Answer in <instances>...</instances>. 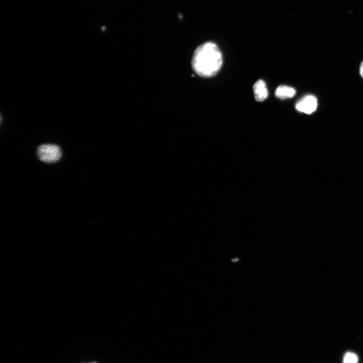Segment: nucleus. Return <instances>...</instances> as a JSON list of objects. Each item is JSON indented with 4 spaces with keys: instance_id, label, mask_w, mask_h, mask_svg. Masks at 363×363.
I'll use <instances>...</instances> for the list:
<instances>
[{
    "instance_id": "f257e3e1",
    "label": "nucleus",
    "mask_w": 363,
    "mask_h": 363,
    "mask_svg": "<svg viewBox=\"0 0 363 363\" xmlns=\"http://www.w3.org/2000/svg\"><path fill=\"white\" fill-rule=\"evenodd\" d=\"M191 64L194 71L199 76L205 78L215 76L222 66V53L215 43H205L195 50Z\"/></svg>"
},
{
    "instance_id": "39448f33",
    "label": "nucleus",
    "mask_w": 363,
    "mask_h": 363,
    "mask_svg": "<svg viewBox=\"0 0 363 363\" xmlns=\"http://www.w3.org/2000/svg\"><path fill=\"white\" fill-rule=\"evenodd\" d=\"M296 94V90L294 88L286 85H280L277 88L275 95L279 99L285 100L293 98Z\"/></svg>"
},
{
    "instance_id": "423d86ee",
    "label": "nucleus",
    "mask_w": 363,
    "mask_h": 363,
    "mask_svg": "<svg viewBox=\"0 0 363 363\" xmlns=\"http://www.w3.org/2000/svg\"><path fill=\"white\" fill-rule=\"evenodd\" d=\"M358 357L354 353L351 352H347L343 359V363H358Z\"/></svg>"
},
{
    "instance_id": "7ed1b4c3",
    "label": "nucleus",
    "mask_w": 363,
    "mask_h": 363,
    "mask_svg": "<svg viewBox=\"0 0 363 363\" xmlns=\"http://www.w3.org/2000/svg\"><path fill=\"white\" fill-rule=\"evenodd\" d=\"M317 105L316 98L312 95H307L297 103L296 108L300 112L311 114L316 110Z\"/></svg>"
},
{
    "instance_id": "f03ea898",
    "label": "nucleus",
    "mask_w": 363,
    "mask_h": 363,
    "mask_svg": "<svg viewBox=\"0 0 363 363\" xmlns=\"http://www.w3.org/2000/svg\"><path fill=\"white\" fill-rule=\"evenodd\" d=\"M37 156L41 161L47 164H52L60 160L62 157V151L57 145L43 144L38 148Z\"/></svg>"
},
{
    "instance_id": "20e7f679",
    "label": "nucleus",
    "mask_w": 363,
    "mask_h": 363,
    "mask_svg": "<svg viewBox=\"0 0 363 363\" xmlns=\"http://www.w3.org/2000/svg\"><path fill=\"white\" fill-rule=\"evenodd\" d=\"M253 90L255 99L257 102H263L268 96L266 85L262 80H259L255 83L253 86Z\"/></svg>"
},
{
    "instance_id": "0eeeda50",
    "label": "nucleus",
    "mask_w": 363,
    "mask_h": 363,
    "mask_svg": "<svg viewBox=\"0 0 363 363\" xmlns=\"http://www.w3.org/2000/svg\"><path fill=\"white\" fill-rule=\"evenodd\" d=\"M360 74H361V76L362 77V78H363V61L362 62V63L361 64L360 68Z\"/></svg>"
}]
</instances>
